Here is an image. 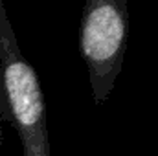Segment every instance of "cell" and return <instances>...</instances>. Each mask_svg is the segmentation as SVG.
I'll return each instance as SVG.
<instances>
[{"mask_svg": "<svg viewBox=\"0 0 158 156\" xmlns=\"http://www.w3.org/2000/svg\"><path fill=\"white\" fill-rule=\"evenodd\" d=\"M0 83L6 116L20 138L24 156H50L46 101L39 74L20 51L6 6L0 2Z\"/></svg>", "mask_w": 158, "mask_h": 156, "instance_id": "1", "label": "cell"}, {"mask_svg": "<svg viewBox=\"0 0 158 156\" xmlns=\"http://www.w3.org/2000/svg\"><path fill=\"white\" fill-rule=\"evenodd\" d=\"M129 42L127 0H88L79 22V50L85 59L92 99L105 105L114 90Z\"/></svg>", "mask_w": 158, "mask_h": 156, "instance_id": "2", "label": "cell"}, {"mask_svg": "<svg viewBox=\"0 0 158 156\" xmlns=\"http://www.w3.org/2000/svg\"><path fill=\"white\" fill-rule=\"evenodd\" d=\"M0 121H7L6 116V99H4V92H2V83H0ZM4 143V130L0 127V145Z\"/></svg>", "mask_w": 158, "mask_h": 156, "instance_id": "3", "label": "cell"}]
</instances>
